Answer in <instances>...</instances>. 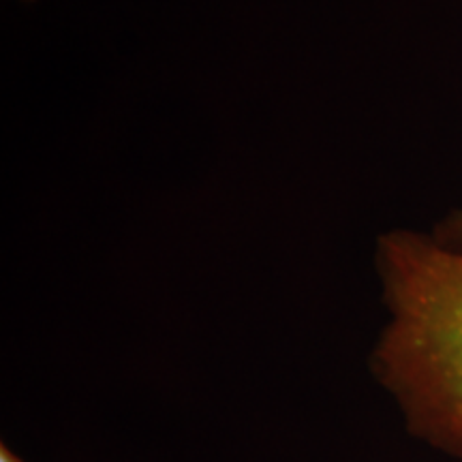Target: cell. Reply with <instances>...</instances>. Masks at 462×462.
I'll return each instance as SVG.
<instances>
[{"instance_id": "cell-3", "label": "cell", "mask_w": 462, "mask_h": 462, "mask_svg": "<svg viewBox=\"0 0 462 462\" xmlns=\"http://www.w3.org/2000/svg\"><path fill=\"white\" fill-rule=\"evenodd\" d=\"M0 462H24L9 446H0Z\"/></svg>"}, {"instance_id": "cell-1", "label": "cell", "mask_w": 462, "mask_h": 462, "mask_svg": "<svg viewBox=\"0 0 462 462\" xmlns=\"http://www.w3.org/2000/svg\"><path fill=\"white\" fill-rule=\"evenodd\" d=\"M388 323L371 371L415 439L462 460V251L411 229L374 246Z\"/></svg>"}, {"instance_id": "cell-2", "label": "cell", "mask_w": 462, "mask_h": 462, "mask_svg": "<svg viewBox=\"0 0 462 462\" xmlns=\"http://www.w3.org/2000/svg\"><path fill=\"white\" fill-rule=\"evenodd\" d=\"M430 236L439 245L454 248V251H462V208L443 217L435 225V229L430 231Z\"/></svg>"}]
</instances>
